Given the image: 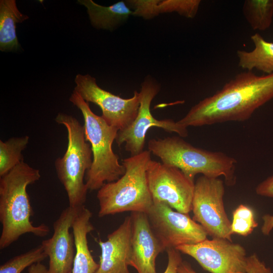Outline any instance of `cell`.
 Masks as SVG:
<instances>
[{
	"label": "cell",
	"mask_w": 273,
	"mask_h": 273,
	"mask_svg": "<svg viewBox=\"0 0 273 273\" xmlns=\"http://www.w3.org/2000/svg\"><path fill=\"white\" fill-rule=\"evenodd\" d=\"M147 177L153 201L164 202L183 213L192 211L195 182L180 169L151 160Z\"/></svg>",
	"instance_id": "8fae6325"
},
{
	"label": "cell",
	"mask_w": 273,
	"mask_h": 273,
	"mask_svg": "<svg viewBox=\"0 0 273 273\" xmlns=\"http://www.w3.org/2000/svg\"><path fill=\"white\" fill-rule=\"evenodd\" d=\"M175 249L195 259L211 273H272L256 254L247 256L245 249L227 239L214 238Z\"/></svg>",
	"instance_id": "52a82bcc"
},
{
	"label": "cell",
	"mask_w": 273,
	"mask_h": 273,
	"mask_svg": "<svg viewBox=\"0 0 273 273\" xmlns=\"http://www.w3.org/2000/svg\"><path fill=\"white\" fill-rule=\"evenodd\" d=\"M178 273H197L192 268L190 263L186 261H183L178 267Z\"/></svg>",
	"instance_id": "f1b7e54d"
},
{
	"label": "cell",
	"mask_w": 273,
	"mask_h": 273,
	"mask_svg": "<svg viewBox=\"0 0 273 273\" xmlns=\"http://www.w3.org/2000/svg\"><path fill=\"white\" fill-rule=\"evenodd\" d=\"M131 254L129 265L138 273H157L156 260L165 251L153 230L146 213H131Z\"/></svg>",
	"instance_id": "5bb4252c"
},
{
	"label": "cell",
	"mask_w": 273,
	"mask_h": 273,
	"mask_svg": "<svg viewBox=\"0 0 273 273\" xmlns=\"http://www.w3.org/2000/svg\"><path fill=\"white\" fill-rule=\"evenodd\" d=\"M272 99L273 73L259 76L246 71L193 106L177 122L188 128L245 121Z\"/></svg>",
	"instance_id": "6da1fadb"
},
{
	"label": "cell",
	"mask_w": 273,
	"mask_h": 273,
	"mask_svg": "<svg viewBox=\"0 0 273 273\" xmlns=\"http://www.w3.org/2000/svg\"><path fill=\"white\" fill-rule=\"evenodd\" d=\"M200 4V0H158L157 10L158 15L176 13L187 18L193 19L197 15Z\"/></svg>",
	"instance_id": "cb8c5ba5"
},
{
	"label": "cell",
	"mask_w": 273,
	"mask_h": 273,
	"mask_svg": "<svg viewBox=\"0 0 273 273\" xmlns=\"http://www.w3.org/2000/svg\"><path fill=\"white\" fill-rule=\"evenodd\" d=\"M254 45L251 51L238 50V65L247 71L256 69L267 74L273 73V42L256 33L250 37Z\"/></svg>",
	"instance_id": "ac0fdd59"
},
{
	"label": "cell",
	"mask_w": 273,
	"mask_h": 273,
	"mask_svg": "<svg viewBox=\"0 0 273 273\" xmlns=\"http://www.w3.org/2000/svg\"><path fill=\"white\" fill-rule=\"evenodd\" d=\"M87 9L90 23L97 29L112 31L117 29L133 15V11L125 1H121L109 6L100 5L92 0H78Z\"/></svg>",
	"instance_id": "e0dca14e"
},
{
	"label": "cell",
	"mask_w": 273,
	"mask_h": 273,
	"mask_svg": "<svg viewBox=\"0 0 273 273\" xmlns=\"http://www.w3.org/2000/svg\"><path fill=\"white\" fill-rule=\"evenodd\" d=\"M29 139V136L25 135L12 137L5 142L0 141L1 177L23 161L22 152L26 148Z\"/></svg>",
	"instance_id": "44dd1931"
},
{
	"label": "cell",
	"mask_w": 273,
	"mask_h": 273,
	"mask_svg": "<svg viewBox=\"0 0 273 273\" xmlns=\"http://www.w3.org/2000/svg\"><path fill=\"white\" fill-rule=\"evenodd\" d=\"M160 83L150 75H147L141 84L140 102L138 113L134 121L127 127L119 130L116 139L118 146L125 144V149L130 156L138 155L144 150L146 134L153 126L166 132H174L180 137L188 135L187 127L171 119L159 120L151 113L150 106L153 99L160 90Z\"/></svg>",
	"instance_id": "ba28073f"
},
{
	"label": "cell",
	"mask_w": 273,
	"mask_h": 273,
	"mask_svg": "<svg viewBox=\"0 0 273 273\" xmlns=\"http://www.w3.org/2000/svg\"><path fill=\"white\" fill-rule=\"evenodd\" d=\"M256 193L258 195L273 198V175L260 183L256 188Z\"/></svg>",
	"instance_id": "484cf974"
},
{
	"label": "cell",
	"mask_w": 273,
	"mask_h": 273,
	"mask_svg": "<svg viewBox=\"0 0 273 273\" xmlns=\"http://www.w3.org/2000/svg\"><path fill=\"white\" fill-rule=\"evenodd\" d=\"M262 219L263 223L261 228V231L263 235L267 236L273 229V215L266 214L262 217Z\"/></svg>",
	"instance_id": "4316f807"
},
{
	"label": "cell",
	"mask_w": 273,
	"mask_h": 273,
	"mask_svg": "<svg viewBox=\"0 0 273 273\" xmlns=\"http://www.w3.org/2000/svg\"><path fill=\"white\" fill-rule=\"evenodd\" d=\"M148 148L162 163L177 167L194 181L197 174H202L208 177L223 176L229 186L236 183L237 161L221 152L195 147L179 136L150 139Z\"/></svg>",
	"instance_id": "3957f363"
},
{
	"label": "cell",
	"mask_w": 273,
	"mask_h": 273,
	"mask_svg": "<svg viewBox=\"0 0 273 273\" xmlns=\"http://www.w3.org/2000/svg\"><path fill=\"white\" fill-rule=\"evenodd\" d=\"M243 13L252 29L265 31L272 22L273 0L245 1Z\"/></svg>",
	"instance_id": "ffe728a7"
},
{
	"label": "cell",
	"mask_w": 273,
	"mask_h": 273,
	"mask_svg": "<svg viewBox=\"0 0 273 273\" xmlns=\"http://www.w3.org/2000/svg\"><path fill=\"white\" fill-rule=\"evenodd\" d=\"M76 91L86 102L101 109V116L110 125L121 130L135 119L140 106V94L134 91L132 97L122 98L101 88L96 79L89 74H77L75 78Z\"/></svg>",
	"instance_id": "7c38bea8"
},
{
	"label": "cell",
	"mask_w": 273,
	"mask_h": 273,
	"mask_svg": "<svg viewBox=\"0 0 273 273\" xmlns=\"http://www.w3.org/2000/svg\"><path fill=\"white\" fill-rule=\"evenodd\" d=\"M131 220L126 216L119 226L107 236L97 241L101 248L99 267L95 273H130Z\"/></svg>",
	"instance_id": "9a60e30c"
},
{
	"label": "cell",
	"mask_w": 273,
	"mask_h": 273,
	"mask_svg": "<svg viewBox=\"0 0 273 273\" xmlns=\"http://www.w3.org/2000/svg\"><path fill=\"white\" fill-rule=\"evenodd\" d=\"M69 100L82 114L85 138L93 153V162L86 172L85 183L88 190L98 191L105 182L115 181L125 173L124 167L112 149L119 130L95 114L88 103L76 91L73 90Z\"/></svg>",
	"instance_id": "5b68a950"
},
{
	"label": "cell",
	"mask_w": 273,
	"mask_h": 273,
	"mask_svg": "<svg viewBox=\"0 0 273 273\" xmlns=\"http://www.w3.org/2000/svg\"><path fill=\"white\" fill-rule=\"evenodd\" d=\"M27 273H49L47 268L41 262L34 263L28 267Z\"/></svg>",
	"instance_id": "83f0119b"
},
{
	"label": "cell",
	"mask_w": 273,
	"mask_h": 273,
	"mask_svg": "<svg viewBox=\"0 0 273 273\" xmlns=\"http://www.w3.org/2000/svg\"><path fill=\"white\" fill-rule=\"evenodd\" d=\"M223 181L219 178L202 175L195 183L192 200L193 219L212 238L232 242L231 222L225 212Z\"/></svg>",
	"instance_id": "9c48e42d"
},
{
	"label": "cell",
	"mask_w": 273,
	"mask_h": 273,
	"mask_svg": "<svg viewBox=\"0 0 273 273\" xmlns=\"http://www.w3.org/2000/svg\"><path fill=\"white\" fill-rule=\"evenodd\" d=\"M92 215L84 206L73 221L75 255L71 273H95L99 267V263L94 260L88 246L87 235L94 229L90 221Z\"/></svg>",
	"instance_id": "2e32d148"
},
{
	"label": "cell",
	"mask_w": 273,
	"mask_h": 273,
	"mask_svg": "<svg viewBox=\"0 0 273 273\" xmlns=\"http://www.w3.org/2000/svg\"><path fill=\"white\" fill-rule=\"evenodd\" d=\"M168 262L166 268L163 273H178V267L183 261L180 252L175 248H170L166 250Z\"/></svg>",
	"instance_id": "d4e9b609"
},
{
	"label": "cell",
	"mask_w": 273,
	"mask_h": 273,
	"mask_svg": "<svg viewBox=\"0 0 273 273\" xmlns=\"http://www.w3.org/2000/svg\"><path fill=\"white\" fill-rule=\"evenodd\" d=\"M28 17L18 10L15 0L0 1V50H17L19 43L16 33V24Z\"/></svg>",
	"instance_id": "d6986e66"
},
{
	"label": "cell",
	"mask_w": 273,
	"mask_h": 273,
	"mask_svg": "<svg viewBox=\"0 0 273 273\" xmlns=\"http://www.w3.org/2000/svg\"><path fill=\"white\" fill-rule=\"evenodd\" d=\"M146 214L165 250L197 244L207 239L204 229L189 214L175 211L164 202L153 201Z\"/></svg>",
	"instance_id": "30bf717a"
},
{
	"label": "cell",
	"mask_w": 273,
	"mask_h": 273,
	"mask_svg": "<svg viewBox=\"0 0 273 273\" xmlns=\"http://www.w3.org/2000/svg\"><path fill=\"white\" fill-rule=\"evenodd\" d=\"M231 231L233 234L246 237L257 227L253 209L244 204L239 205L233 212Z\"/></svg>",
	"instance_id": "603a6c76"
},
{
	"label": "cell",
	"mask_w": 273,
	"mask_h": 273,
	"mask_svg": "<svg viewBox=\"0 0 273 273\" xmlns=\"http://www.w3.org/2000/svg\"><path fill=\"white\" fill-rule=\"evenodd\" d=\"M40 178L39 170L23 161L0 178V249L7 248L22 235L31 233L43 237L50 229L44 223L34 225L33 211L27 187Z\"/></svg>",
	"instance_id": "7a4b0ae2"
},
{
	"label": "cell",
	"mask_w": 273,
	"mask_h": 273,
	"mask_svg": "<svg viewBox=\"0 0 273 273\" xmlns=\"http://www.w3.org/2000/svg\"><path fill=\"white\" fill-rule=\"evenodd\" d=\"M55 121L66 127L68 139L64 155L55 162L57 174L66 192L69 206L81 207L88 190L84 178L93 162L91 146L86 140L83 125L75 117L59 113Z\"/></svg>",
	"instance_id": "8992f818"
},
{
	"label": "cell",
	"mask_w": 273,
	"mask_h": 273,
	"mask_svg": "<svg viewBox=\"0 0 273 273\" xmlns=\"http://www.w3.org/2000/svg\"><path fill=\"white\" fill-rule=\"evenodd\" d=\"M151 154L144 150L122 161L124 174L115 181L104 184L98 191L99 217L126 211L148 212L153 204L147 177Z\"/></svg>",
	"instance_id": "277c9868"
},
{
	"label": "cell",
	"mask_w": 273,
	"mask_h": 273,
	"mask_svg": "<svg viewBox=\"0 0 273 273\" xmlns=\"http://www.w3.org/2000/svg\"><path fill=\"white\" fill-rule=\"evenodd\" d=\"M82 207L69 206L64 209L53 223L52 236L41 242L40 245L49 258V273L72 272L75 245L73 234L70 230Z\"/></svg>",
	"instance_id": "4fadbf2b"
},
{
	"label": "cell",
	"mask_w": 273,
	"mask_h": 273,
	"mask_svg": "<svg viewBox=\"0 0 273 273\" xmlns=\"http://www.w3.org/2000/svg\"><path fill=\"white\" fill-rule=\"evenodd\" d=\"M48 256L41 245L9 259L0 266V273H21L31 265Z\"/></svg>",
	"instance_id": "7402d4cb"
}]
</instances>
